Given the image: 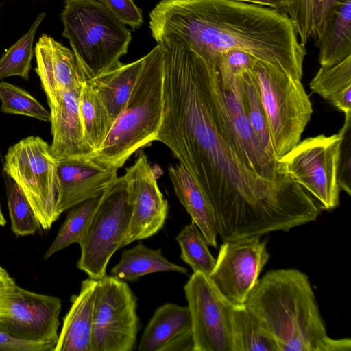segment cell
Instances as JSON below:
<instances>
[{
	"mask_svg": "<svg viewBox=\"0 0 351 351\" xmlns=\"http://www.w3.org/2000/svg\"><path fill=\"white\" fill-rule=\"evenodd\" d=\"M162 119L156 141L167 146L204 193L223 241L308 223L316 205L287 177L256 175L234 130L215 60L194 53L166 58Z\"/></svg>",
	"mask_w": 351,
	"mask_h": 351,
	"instance_id": "1",
	"label": "cell"
},
{
	"mask_svg": "<svg viewBox=\"0 0 351 351\" xmlns=\"http://www.w3.org/2000/svg\"><path fill=\"white\" fill-rule=\"evenodd\" d=\"M149 26L158 45L188 48L207 60L241 50L302 80L306 51L278 10L234 0H160Z\"/></svg>",
	"mask_w": 351,
	"mask_h": 351,
	"instance_id": "2",
	"label": "cell"
},
{
	"mask_svg": "<svg viewBox=\"0 0 351 351\" xmlns=\"http://www.w3.org/2000/svg\"><path fill=\"white\" fill-rule=\"evenodd\" d=\"M245 305L275 340L278 351H350L351 339L326 332L308 276L295 269L271 270Z\"/></svg>",
	"mask_w": 351,
	"mask_h": 351,
	"instance_id": "3",
	"label": "cell"
},
{
	"mask_svg": "<svg viewBox=\"0 0 351 351\" xmlns=\"http://www.w3.org/2000/svg\"><path fill=\"white\" fill-rule=\"evenodd\" d=\"M162 47L144 56L138 77L105 141L90 158L97 166L118 170L136 151L156 141L163 111Z\"/></svg>",
	"mask_w": 351,
	"mask_h": 351,
	"instance_id": "4",
	"label": "cell"
},
{
	"mask_svg": "<svg viewBox=\"0 0 351 351\" xmlns=\"http://www.w3.org/2000/svg\"><path fill=\"white\" fill-rule=\"evenodd\" d=\"M62 36L72 47L84 81L97 77L121 63L131 32L98 0H64L60 14Z\"/></svg>",
	"mask_w": 351,
	"mask_h": 351,
	"instance_id": "5",
	"label": "cell"
},
{
	"mask_svg": "<svg viewBox=\"0 0 351 351\" xmlns=\"http://www.w3.org/2000/svg\"><path fill=\"white\" fill-rule=\"evenodd\" d=\"M252 72L278 160L300 141L313 114L312 104L301 80L279 67L256 59Z\"/></svg>",
	"mask_w": 351,
	"mask_h": 351,
	"instance_id": "6",
	"label": "cell"
},
{
	"mask_svg": "<svg viewBox=\"0 0 351 351\" xmlns=\"http://www.w3.org/2000/svg\"><path fill=\"white\" fill-rule=\"evenodd\" d=\"M350 128L331 136L320 134L300 141L279 158V172L301 186L320 210L339 204L338 180L341 147Z\"/></svg>",
	"mask_w": 351,
	"mask_h": 351,
	"instance_id": "7",
	"label": "cell"
},
{
	"mask_svg": "<svg viewBox=\"0 0 351 351\" xmlns=\"http://www.w3.org/2000/svg\"><path fill=\"white\" fill-rule=\"evenodd\" d=\"M58 165L49 145L39 136L21 139L10 146L4 156L3 173L24 193L45 230H49L60 217L56 210Z\"/></svg>",
	"mask_w": 351,
	"mask_h": 351,
	"instance_id": "8",
	"label": "cell"
},
{
	"mask_svg": "<svg viewBox=\"0 0 351 351\" xmlns=\"http://www.w3.org/2000/svg\"><path fill=\"white\" fill-rule=\"evenodd\" d=\"M132 212L123 176L106 189L86 232L78 243L77 268L98 280L106 276L108 262L128 230Z\"/></svg>",
	"mask_w": 351,
	"mask_h": 351,
	"instance_id": "9",
	"label": "cell"
},
{
	"mask_svg": "<svg viewBox=\"0 0 351 351\" xmlns=\"http://www.w3.org/2000/svg\"><path fill=\"white\" fill-rule=\"evenodd\" d=\"M137 299L123 280L106 276L97 280L91 351H132L139 328Z\"/></svg>",
	"mask_w": 351,
	"mask_h": 351,
	"instance_id": "10",
	"label": "cell"
},
{
	"mask_svg": "<svg viewBox=\"0 0 351 351\" xmlns=\"http://www.w3.org/2000/svg\"><path fill=\"white\" fill-rule=\"evenodd\" d=\"M184 291L192 322L193 351H234L235 305L201 272H193Z\"/></svg>",
	"mask_w": 351,
	"mask_h": 351,
	"instance_id": "11",
	"label": "cell"
},
{
	"mask_svg": "<svg viewBox=\"0 0 351 351\" xmlns=\"http://www.w3.org/2000/svg\"><path fill=\"white\" fill-rule=\"evenodd\" d=\"M61 308L60 298L25 289L14 280L0 313V330L15 338L56 346Z\"/></svg>",
	"mask_w": 351,
	"mask_h": 351,
	"instance_id": "12",
	"label": "cell"
},
{
	"mask_svg": "<svg viewBox=\"0 0 351 351\" xmlns=\"http://www.w3.org/2000/svg\"><path fill=\"white\" fill-rule=\"evenodd\" d=\"M260 237L223 241L210 279L232 304H245L269 259Z\"/></svg>",
	"mask_w": 351,
	"mask_h": 351,
	"instance_id": "13",
	"label": "cell"
},
{
	"mask_svg": "<svg viewBox=\"0 0 351 351\" xmlns=\"http://www.w3.org/2000/svg\"><path fill=\"white\" fill-rule=\"evenodd\" d=\"M123 177L132 212L119 249L156 234L163 227L168 213V203L143 152H140L135 162L125 169Z\"/></svg>",
	"mask_w": 351,
	"mask_h": 351,
	"instance_id": "14",
	"label": "cell"
},
{
	"mask_svg": "<svg viewBox=\"0 0 351 351\" xmlns=\"http://www.w3.org/2000/svg\"><path fill=\"white\" fill-rule=\"evenodd\" d=\"M80 89L61 91L47 99L53 137L49 149L58 161L87 162L94 155L86 142L80 115Z\"/></svg>",
	"mask_w": 351,
	"mask_h": 351,
	"instance_id": "15",
	"label": "cell"
},
{
	"mask_svg": "<svg viewBox=\"0 0 351 351\" xmlns=\"http://www.w3.org/2000/svg\"><path fill=\"white\" fill-rule=\"evenodd\" d=\"M34 53L35 71L47 99H52L61 91L80 89L84 81L73 51L43 34L36 43Z\"/></svg>",
	"mask_w": 351,
	"mask_h": 351,
	"instance_id": "16",
	"label": "cell"
},
{
	"mask_svg": "<svg viewBox=\"0 0 351 351\" xmlns=\"http://www.w3.org/2000/svg\"><path fill=\"white\" fill-rule=\"evenodd\" d=\"M59 195L56 210H65L108 189L117 179V170L99 167L90 161H58Z\"/></svg>",
	"mask_w": 351,
	"mask_h": 351,
	"instance_id": "17",
	"label": "cell"
},
{
	"mask_svg": "<svg viewBox=\"0 0 351 351\" xmlns=\"http://www.w3.org/2000/svg\"><path fill=\"white\" fill-rule=\"evenodd\" d=\"M139 351H193V328L187 306L166 303L154 313L138 344Z\"/></svg>",
	"mask_w": 351,
	"mask_h": 351,
	"instance_id": "18",
	"label": "cell"
},
{
	"mask_svg": "<svg viewBox=\"0 0 351 351\" xmlns=\"http://www.w3.org/2000/svg\"><path fill=\"white\" fill-rule=\"evenodd\" d=\"M243 75L229 84H221L234 130L253 171L268 180H283L287 177L280 173L278 160L270 156L263 147L247 116L243 97Z\"/></svg>",
	"mask_w": 351,
	"mask_h": 351,
	"instance_id": "19",
	"label": "cell"
},
{
	"mask_svg": "<svg viewBox=\"0 0 351 351\" xmlns=\"http://www.w3.org/2000/svg\"><path fill=\"white\" fill-rule=\"evenodd\" d=\"M96 285V280H84L80 293L72 296L54 351H91Z\"/></svg>",
	"mask_w": 351,
	"mask_h": 351,
	"instance_id": "20",
	"label": "cell"
},
{
	"mask_svg": "<svg viewBox=\"0 0 351 351\" xmlns=\"http://www.w3.org/2000/svg\"><path fill=\"white\" fill-rule=\"evenodd\" d=\"M169 176L175 193L208 244L217 247V232L210 205L191 175L180 165H170Z\"/></svg>",
	"mask_w": 351,
	"mask_h": 351,
	"instance_id": "21",
	"label": "cell"
},
{
	"mask_svg": "<svg viewBox=\"0 0 351 351\" xmlns=\"http://www.w3.org/2000/svg\"><path fill=\"white\" fill-rule=\"evenodd\" d=\"M143 62L144 56L129 64L121 62L104 74L86 81L105 106L112 125L129 99Z\"/></svg>",
	"mask_w": 351,
	"mask_h": 351,
	"instance_id": "22",
	"label": "cell"
},
{
	"mask_svg": "<svg viewBox=\"0 0 351 351\" xmlns=\"http://www.w3.org/2000/svg\"><path fill=\"white\" fill-rule=\"evenodd\" d=\"M321 66L335 65L351 56V0H337L315 40Z\"/></svg>",
	"mask_w": 351,
	"mask_h": 351,
	"instance_id": "23",
	"label": "cell"
},
{
	"mask_svg": "<svg viewBox=\"0 0 351 351\" xmlns=\"http://www.w3.org/2000/svg\"><path fill=\"white\" fill-rule=\"evenodd\" d=\"M160 271L187 274L185 267L167 260L161 249L153 250L139 242L122 252L119 262L110 270V274L121 280L134 282L145 275Z\"/></svg>",
	"mask_w": 351,
	"mask_h": 351,
	"instance_id": "24",
	"label": "cell"
},
{
	"mask_svg": "<svg viewBox=\"0 0 351 351\" xmlns=\"http://www.w3.org/2000/svg\"><path fill=\"white\" fill-rule=\"evenodd\" d=\"M309 86L345 117L351 116V56L335 65L321 66Z\"/></svg>",
	"mask_w": 351,
	"mask_h": 351,
	"instance_id": "25",
	"label": "cell"
},
{
	"mask_svg": "<svg viewBox=\"0 0 351 351\" xmlns=\"http://www.w3.org/2000/svg\"><path fill=\"white\" fill-rule=\"evenodd\" d=\"M79 111L86 142L95 154L105 141L112 123L101 101L86 81L80 88Z\"/></svg>",
	"mask_w": 351,
	"mask_h": 351,
	"instance_id": "26",
	"label": "cell"
},
{
	"mask_svg": "<svg viewBox=\"0 0 351 351\" xmlns=\"http://www.w3.org/2000/svg\"><path fill=\"white\" fill-rule=\"evenodd\" d=\"M232 324L234 351H278L275 340L245 304L234 306Z\"/></svg>",
	"mask_w": 351,
	"mask_h": 351,
	"instance_id": "27",
	"label": "cell"
},
{
	"mask_svg": "<svg viewBox=\"0 0 351 351\" xmlns=\"http://www.w3.org/2000/svg\"><path fill=\"white\" fill-rule=\"evenodd\" d=\"M103 193L71 208L55 239L46 251L45 260L70 245L80 242L102 199Z\"/></svg>",
	"mask_w": 351,
	"mask_h": 351,
	"instance_id": "28",
	"label": "cell"
},
{
	"mask_svg": "<svg viewBox=\"0 0 351 351\" xmlns=\"http://www.w3.org/2000/svg\"><path fill=\"white\" fill-rule=\"evenodd\" d=\"M45 17V13L39 14L29 29L2 55L0 58V80L11 76L29 80L34 56V39Z\"/></svg>",
	"mask_w": 351,
	"mask_h": 351,
	"instance_id": "29",
	"label": "cell"
},
{
	"mask_svg": "<svg viewBox=\"0 0 351 351\" xmlns=\"http://www.w3.org/2000/svg\"><path fill=\"white\" fill-rule=\"evenodd\" d=\"M181 253L180 258L193 270L210 276L215 265L216 259L212 256L202 233L191 221L176 236Z\"/></svg>",
	"mask_w": 351,
	"mask_h": 351,
	"instance_id": "30",
	"label": "cell"
},
{
	"mask_svg": "<svg viewBox=\"0 0 351 351\" xmlns=\"http://www.w3.org/2000/svg\"><path fill=\"white\" fill-rule=\"evenodd\" d=\"M242 88L247 116L252 129L265 150L276 159L268 121L252 69L244 73Z\"/></svg>",
	"mask_w": 351,
	"mask_h": 351,
	"instance_id": "31",
	"label": "cell"
},
{
	"mask_svg": "<svg viewBox=\"0 0 351 351\" xmlns=\"http://www.w3.org/2000/svg\"><path fill=\"white\" fill-rule=\"evenodd\" d=\"M3 174L12 231L18 237L34 234L40 225L32 205L17 184Z\"/></svg>",
	"mask_w": 351,
	"mask_h": 351,
	"instance_id": "32",
	"label": "cell"
},
{
	"mask_svg": "<svg viewBox=\"0 0 351 351\" xmlns=\"http://www.w3.org/2000/svg\"><path fill=\"white\" fill-rule=\"evenodd\" d=\"M1 112L20 114L50 122L51 114L25 90L6 82H0Z\"/></svg>",
	"mask_w": 351,
	"mask_h": 351,
	"instance_id": "33",
	"label": "cell"
},
{
	"mask_svg": "<svg viewBox=\"0 0 351 351\" xmlns=\"http://www.w3.org/2000/svg\"><path fill=\"white\" fill-rule=\"evenodd\" d=\"M280 12L291 21L300 43L305 46L311 37L315 0H281Z\"/></svg>",
	"mask_w": 351,
	"mask_h": 351,
	"instance_id": "34",
	"label": "cell"
},
{
	"mask_svg": "<svg viewBox=\"0 0 351 351\" xmlns=\"http://www.w3.org/2000/svg\"><path fill=\"white\" fill-rule=\"evenodd\" d=\"M256 59L241 50H230L220 54L215 60L221 83L240 77L252 69Z\"/></svg>",
	"mask_w": 351,
	"mask_h": 351,
	"instance_id": "35",
	"label": "cell"
},
{
	"mask_svg": "<svg viewBox=\"0 0 351 351\" xmlns=\"http://www.w3.org/2000/svg\"><path fill=\"white\" fill-rule=\"evenodd\" d=\"M123 24L134 32L143 24L142 10L133 0H98Z\"/></svg>",
	"mask_w": 351,
	"mask_h": 351,
	"instance_id": "36",
	"label": "cell"
},
{
	"mask_svg": "<svg viewBox=\"0 0 351 351\" xmlns=\"http://www.w3.org/2000/svg\"><path fill=\"white\" fill-rule=\"evenodd\" d=\"M54 345L15 338L0 330V351H54Z\"/></svg>",
	"mask_w": 351,
	"mask_h": 351,
	"instance_id": "37",
	"label": "cell"
},
{
	"mask_svg": "<svg viewBox=\"0 0 351 351\" xmlns=\"http://www.w3.org/2000/svg\"><path fill=\"white\" fill-rule=\"evenodd\" d=\"M337 0H315L311 37L315 40L322 34Z\"/></svg>",
	"mask_w": 351,
	"mask_h": 351,
	"instance_id": "38",
	"label": "cell"
},
{
	"mask_svg": "<svg viewBox=\"0 0 351 351\" xmlns=\"http://www.w3.org/2000/svg\"><path fill=\"white\" fill-rule=\"evenodd\" d=\"M14 281V279L9 274L0 276V313L2 311L5 296L9 287Z\"/></svg>",
	"mask_w": 351,
	"mask_h": 351,
	"instance_id": "39",
	"label": "cell"
},
{
	"mask_svg": "<svg viewBox=\"0 0 351 351\" xmlns=\"http://www.w3.org/2000/svg\"><path fill=\"white\" fill-rule=\"evenodd\" d=\"M238 1L246 2L256 4L262 6L269 7L278 10L282 8L281 0H234Z\"/></svg>",
	"mask_w": 351,
	"mask_h": 351,
	"instance_id": "40",
	"label": "cell"
},
{
	"mask_svg": "<svg viewBox=\"0 0 351 351\" xmlns=\"http://www.w3.org/2000/svg\"><path fill=\"white\" fill-rule=\"evenodd\" d=\"M6 223H7V221L3 216L2 209H1V202H0V226H3V227L5 226Z\"/></svg>",
	"mask_w": 351,
	"mask_h": 351,
	"instance_id": "41",
	"label": "cell"
},
{
	"mask_svg": "<svg viewBox=\"0 0 351 351\" xmlns=\"http://www.w3.org/2000/svg\"><path fill=\"white\" fill-rule=\"evenodd\" d=\"M8 273L7 272V271L3 268L1 266H0V276H5V275H8Z\"/></svg>",
	"mask_w": 351,
	"mask_h": 351,
	"instance_id": "42",
	"label": "cell"
}]
</instances>
